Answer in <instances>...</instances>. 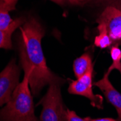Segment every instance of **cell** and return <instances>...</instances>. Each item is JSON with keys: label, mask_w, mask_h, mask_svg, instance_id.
Masks as SVG:
<instances>
[{"label": "cell", "mask_w": 121, "mask_h": 121, "mask_svg": "<svg viewBox=\"0 0 121 121\" xmlns=\"http://www.w3.org/2000/svg\"><path fill=\"white\" fill-rule=\"evenodd\" d=\"M20 62L24 71L31 70L29 86L33 95L38 96L46 86L52 83H65V81L54 74L47 65L41 47L45 31L39 22L30 18L20 27Z\"/></svg>", "instance_id": "1"}, {"label": "cell", "mask_w": 121, "mask_h": 121, "mask_svg": "<svg viewBox=\"0 0 121 121\" xmlns=\"http://www.w3.org/2000/svg\"><path fill=\"white\" fill-rule=\"evenodd\" d=\"M24 72L23 81L16 87L9 101L0 109V121H39L29 88L31 70Z\"/></svg>", "instance_id": "2"}, {"label": "cell", "mask_w": 121, "mask_h": 121, "mask_svg": "<svg viewBox=\"0 0 121 121\" xmlns=\"http://www.w3.org/2000/svg\"><path fill=\"white\" fill-rule=\"evenodd\" d=\"M61 86L57 83L50 84L46 94L37 104L43 107L40 121H66L67 109L61 94Z\"/></svg>", "instance_id": "3"}, {"label": "cell", "mask_w": 121, "mask_h": 121, "mask_svg": "<svg viewBox=\"0 0 121 121\" xmlns=\"http://www.w3.org/2000/svg\"><path fill=\"white\" fill-rule=\"evenodd\" d=\"M93 73L94 69L75 81H72L68 87V92L87 98L89 99L91 106L101 109H103L104 99L102 96L95 94L93 91Z\"/></svg>", "instance_id": "4"}, {"label": "cell", "mask_w": 121, "mask_h": 121, "mask_svg": "<svg viewBox=\"0 0 121 121\" xmlns=\"http://www.w3.org/2000/svg\"><path fill=\"white\" fill-rule=\"evenodd\" d=\"M20 68L14 60H11L0 73V107L6 104L18 86Z\"/></svg>", "instance_id": "5"}, {"label": "cell", "mask_w": 121, "mask_h": 121, "mask_svg": "<svg viewBox=\"0 0 121 121\" xmlns=\"http://www.w3.org/2000/svg\"><path fill=\"white\" fill-rule=\"evenodd\" d=\"M98 25L103 26L110 36L113 45L121 43V9L115 6H107L97 20Z\"/></svg>", "instance_id": "6"}, {"label": "cell", "mask_w": 121, "mask_h": 121, "mask_svg": "<svg viewBox=\"0 0 121 121\" xmlns=\"http://www.w3.org/2000/svg\"><path fill=\"white\" fill-rule=\"evenodd\" d=\"M109 75L105 73L102 78L95 82L94 85L101 90L107 101L115 107L117 113V120L121 121V94L112 84Z\"/></svg>", "instance_id": "7"}, {"label": "cell", "mask_w": 121, "mask_h": 121, "mask_svg": "<svg viewBox=\"0 0 121 121\" xmlns=\"http://www.w3.org/2000/svg\"><path fill=\"white\" fill-rule=\"evenodd\" d=\"M23 18H17L7 29H0V49H10L12 48V35L13 32L24 23Z\"/></svg>", "instance_id": "8"}, {"label": "cell", "mask_w": 121, "mask_h": 121, "mask_svg": "<svg viewBox=\"0 0 121 121\" xmlns=\"http://www.w3.org/2000/svg\"><path fill=\"white\" fill-rule=\"evenodd\" d=\"M73 72L76 78H79L89 70L94 69L92 59L89 54L85 53L76 58L73 62Z\"/></svg>", "instance_id": "9"}, {"label": "cell", "mask_w": 121, "mask_h": 121, "mask_svg": "<svg viewBox=\"0 0 121 121\" xmlns=\"http://www.w3.org/2000/svg\"><path fill=\"white\" fill-rule=\"evenodd\" d=\"M97 29L99 30V35L94 39L95 46L100 49H106L112 45V41L108 34L107 29L102 25H98Z\"/></svg>", "instance_id": "10"}, {"label": "cell", "mask_w": 121, "mask_h": 121, "mask_svg": "<svg viewBox=\"0 0 121 121\" xmlns=\"http://www.w3.org/2000/svg\"><path fill=\"white\" fill-rule=\"evenodd\" d=\"M110 56L112 60L106 73L109 75L114 70H117L121 75V49L117 45H113L110 48Z\"/></svg>", "instance_id": "11"}, {"label": "cell", "mask_w": 121, "mask_h": 121, "mask_svg": "<svg viewBox=\"0 0 121 121\" xmlns=\"http://www.w3.org/2000/svg\"><path fill=\"white\" fill-rule=\"evenodd\" d=\"M9 12L3 0H0V29H7L13 23L14 20L10 17Z\"/></svg>", "instance_id": "12"}, {"label": "cell", "mask_w": 121, "mask_h": 121, "mask_svg": "<svg viewBox=\"0 0 121 121\" xmlns=\"http://www.w3.org/2000/svg\"><path fill=\"white\" fill-rule=\"evenodd\" d=\"M66 121H88L86 117L82 118L76 114L75 111L70 110L67 109V113H66Z\"/></svg>", "instance_id": "13"}, {"label": "cell", "mask_w": 121, "mask_h": 121, "mask_svg": "<svg viewBox=\"0 0 121 121\" xmlns=\"http://www.w3.org/2000/svg\"><path fill=\"white\" fill-rule=\"evenodd\" d=\"M3 2H4L6 7L10 12V11L14 10L15 9V6L18 2V0H3Z\"/></svg>", "instance_id": "14"}, {"label": "cell", "mask_w": 121, "mask_h": 121, "mask_svg": "<svg viewBox=\"0 0 121 121\" xmlns=\"http://www.w3.org/2000/svg\"><path fill=\"white\" fill-rule=\"evenodd\" d=\"M88 121H117V119H114L112 117H104V118H95L92 119L91 117H86Z\"/></svg>", "instance_id": "15"}, {"label": "cell", "mask_w": 121, "mask_h": 121, "mask_svg": "<svg viewBox=\"0 0 121 121\" xmlns=\"http://www.w3.org/2000/svg\"><path fill=\"white\" fill-rule=\"evenodd\" d=\"M50 1L54 2V3H56L57 4H60V5H63L65 4H66L67 2L69 3V1L68 0H50Z\"/></svg>", "instance_id": "16"}, {"label": "cell", "mask_w": 121, "mask_h": 121, "mask_svg": "<svg viewBox=\"0 0 121 121\" xmlns=\"http://www.w3.org/2000/svg\"><path fill=\"white\" fill-rule=\"evenodd\" d=\"M68 1H69V3L72 4H81L77 0H68Z\"/></svg>", "instance_id": "17"}, {"label": "cell", "mask_w": 121, "mask_h": 121, "mask_svg": "<svg viewBox=\"0 0 121 121\" xmlns=\"http://www.w3.org/2000/svg\"><path fill=\"white\" fill-rule=\"evenodd\" d=\"M81 4H82V3H86V2H89V1H91V0H77Z\"/></svg>", "instance_id": "18"}, {"label": "cell", "mask_w": 121, "mask_h": 121, "mask_svg": "<svg viewBox=\"0 0 121 121\" xmlns=\"http://www.w3.org/2000/svg\"><path fill=\"white\" fill-rule=\"evenodd\" d=\"M120 9H121V0H120V7H119Z\"/></svg>", "instance_id": "19"}]
</instances>
